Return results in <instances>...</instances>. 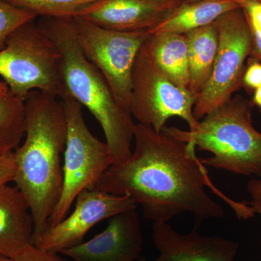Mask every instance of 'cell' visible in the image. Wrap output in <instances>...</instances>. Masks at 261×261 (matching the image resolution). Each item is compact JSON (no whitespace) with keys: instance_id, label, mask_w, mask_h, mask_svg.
<instances>
[{"instance_id":"cell-5","label":"cell","mask_w":261,"mask_h":261,"mask_svg":"<svg viewBox=\"0 0 261 261\" xmlns=\"http://www.w3.org/2000/svg\"><path fill=\"white\" fill-rule=\"evenodd\" d=\"M0 76L10 93L21 99L36 90L65 99L61 53L35 20L19 27L7 39L0 50Z\"/></svg>"},{"instance_id":"cell-28","label":"cell","mask_w":261,"mask_h":261,"mask_svg":"<svg viewBox=\"0 0 261 261\" xmlns=\"http://www.w3.org/2000/svg\"><path fill=\"white\" fill-rule=\"evenodd\" d=\"M9 93V88L3 81H0V100Z\"/></svg>"},{"instance_id":"cell-10","label":"cell","mask_w":261,"mask_h":261,"mask_svg":"<svg viewBox=\"0 0 261 261\" xmlns=\"http://www.w3.org/2000/svg\"><path fill=\"white\" fill-rule=\"evenodd\" d=\"M75 203L71 214L48 228L33 245L45 251L61 253L83 243L89 230L98 223L138 207L127 196L113 195L96 188L81 192Z\"/></svg>"},{"instance_id":"cell-27","label":"cell","mask_w":261,"mask_h":261,"mask_svg":"<svg viewBox=\"0 0 261 261\" xmlns=\"http://www.w3.org/2000/svg\"><path fill=\"white\" fill-rule=\"evenodd\" d=\"M251 104L256 106L261 113V87L254 91Z\"/></svg>"},{"instance_id":"cell-24","label":"cell","mask_w":261,"mask_h":261,"mask_svg":"<svg viewBox=\"0 0 261 261\" xmlns=\"http://www.w3.org/2000/svg\"><path fill=\"white\" fill-rule=\"evenodd\" d=\"M241 7L250 25L261 33V0H245Z\"/></svg>"},{"instance_id":"cell-16","label":"cell","mask_w":261,"mask_h":261,"mask_svg":"<svg viewBox=\"0 0 261 261\" xmlns=\"http://www.w3.org/2000/svg\"><path fill=\"white\" fill-rule=\"evenodd\" d=\"M146 41L151 56L163 73L178 87L190 84L188 49L184 34H149Z\"/></svg>"},{"instance_id":"cell-12","label":"cell","mask_w":261,"mask_h":261,"mask_svg":"<svg viewBox=\"0 0 261 261\" xmlns=\"http://www.w3.org/2000/svg\"><path fill=\"white\" fill-rule=\"evenodd\" d=\"M195 226L181 233L168 223H153L152 240L159 252L153 261H233L240 245L220 236H207Z\"/></svg>"},{"instance_id":"cell-25","label":"cell","mask_w":261,"mask_h":261,"mask_svg":"<svg viewBox=\"0 0 261 261\" xmlns=\"http://www.w3.org/2000/svg\"><path fill=\"white\" fill-rule=\"evenodd\" d=\"M247 191L251 197V200L247 202L255 214L261 216V178H253L247 185Z\"/></svg>"},{"instance_id":"cell-13","label":"cell","mask_w":261,"mask_h":261,"mask_svg":"<svg viewBox=\"0 0 261 261\" xmlns=\"http://www.w3.org/2000/svg\"><path fill=\"white\" fill-rule=\"evenodd\" d=\"M182 0H100L77 17L121 32H148Z\"/></svg>"},{"instance_id":"cell-1","label":"cell","mask_w":261,"mask_h":261,"mask_svg":"<svg viewBox=\"0 0 261 261\" xmlns=\"http://www.w3.org/2000/svg\"><path fill=\"white\" fill-rule=\"evenodd\" d=\"M135 149L123 162L112 164L95 188L127 196L140 205L144 217L153 223H168L184 213L194 215L195 226L222 219L223 207L206 191L221 197L240 219L255 216L245 201L236 202L215 187L195 145L182 142L164 129L135 123Z\"/></svg>"},{"instance_id":"cell-4","label":"cell","mask_w":261,"mask_h":261,"mask_svg":"<svg viewBox=\"0 0 261 261\" xmlns=\"http://www.w3.org/2000/svg\"><path fill=\"white\" fill-rule=\"evenodd\" d=\"M163 129L211 152L212 157L201 159L205 166L261 178V132L252 124L251 102L240 94L206 115L195 129Z\"/></svg>"},{"instance_id":"cell-7","label":"cell","mask_w":261,"mask_h":261,"mask_svg":"<svg viewBox=\"0 0 261 261\" xmlns=\"http://www.w3.org/2000/svg\"><path fill=\"white\" fill-rule=\"evenodd\" d=\"M197 98L161 72L145 43L136 58L132 71L129 102L132 116L139 123L152 127L157 133L162 132L166 121L173 117L186 121L192 130L200 122L193 113Z\"/></svg>"},{"instance_id":"cell-30","label":"cell","mask_w":261,"mask_h":261,"mask_svg":"<svg viewBox=\"0 0 261 261\" xmlns=\"http://www.w3.org/2000/svg\"><path fill=\"white\" fill-rule=\"evenodd\" d=\"M0 261H12V259L8 258V257L3 256L0 255Z\"/></svg>"},{"instance_id":"cell-23","label":"cell","mask_w":261,"mask_h":261,"mask_svg":"<svg viewBox=\"0 0 261 261\" xmlns=\"http://www.w3.org/2000/svg\"><path fill=\"white\" fill-rule=\"evenodd\" d=\"M16 174V161L15 152L0 155V189L11 181H14Z\"/></svg>"},{"instance_id":"cell-15","label":"cell","mask_w":261,"mask_h":261,"mask_svg":"<svg viewBox=\"0 0 261 261\" xmlns=\"http://www.w3.org/2000/svg\"><path fill=\"white\" fill-rule=\"evenodd\" d=\"M241 7L234 0L181 1L155 27L147 33L152 34L187 33L214 23L221 15Z\"/></svg>"},{"instance_id":"cell-3","label":"cell","mask_w":261,"mask_h":261,"mask_svg":"<svg viewBox=\"0 0 261 261\" xmlns=\"http://www.w3.org/2000/svg\"><path fill=\"white\" fill-rule=\"evenodd\" d=\"M38 24L61 53L63 100L70 99L80 103L99 122L113 164L126 161L132 152L133 117L118 102L102 73L84 56L77 41L73 18H40Z\"/></svg>"},{"instance_id":"cell-18","label":"cell","mask_w":261,"mask_h":261,"mask_svg":"<svg viewBox=\"0 0 261 261\" xmlns=\"http://www.w3.org/2000/svg\"><path fill=\"white\" fill-rule=\"evenodd\" d=\"M24 99L13 94L0 100V155L18 148L25 135Z\"/></svg>"},{"instance_id":"cell-8","label":"cell","mask_w":261,"mask_h":261,"mask_svg":"<svg viewBox=\"0 0 261 261\" xmlns=\"http://www.w3.org/2000/svg\"><path fill=\"white\" fill-rule=\"evenodd\" d=\"M215 23L219 49L210 79L194 107V116L199 121L243 87L245 61L251 53V29L242 7L221 15Z\"/></svg>"},{"instance_id":"cell-14","label":"cell","mask_w":261,"mask_h":261,"mask_svg":"<svg viewBox=\"0 0 261 261\" xmlns=\"http://www.w3.org/2000/svg\"><path fill=\"white\" fill-rule=\"evenodd\" d=\"M34 231L30 207L18 187L0 189V255L14 258L33 245Z\"/></svg>"},{"instance_id":"cell-19","label":"cell","mask_w":261,"mask_h":261,"mask_svg":"<svg viewBox=\"0 0 261 261\" xmlns=\"http://www.w3.org/2000/svg\"><path fill=\"white\" fill-rule=\"evenodd\" d=\"M17 8L32 12L40 18H77L100 0H5Z\"/></svg>"},{"instance_id":"cell-17","label":"cell","mask_w":261,"mask_h":261,"mask_svg":"<svg viewBox=\"0 0 261 261\" xmlns=\"http://www.w3.org/2000/svg\"><path fill=\"white\" fill-rule=\"evenodd\" d=\"M185 37L190 69L189 90L198 96L212 73L219 49V33L214 22L187 33Z\"/></svg>"},{"instance_id":"cell-20","label":"cell","mask_w":261,"mask_h":261,"mask_svg":"<svg viewBox=\"0 0 261 261\" xmlns=\"http://www.w3.org/2000/svg\"><path fill=\"white\" fill-rule=\"evenodd\" d=\"M37 18V15L32 12L13 6L5 0H0V50L5 47L7 39L12 33Z\"/></svg>"},{"instance_id":"cell-9","label":"cell","mask_w":261,"mask_h":261,"mask_svg":"<svg viewBox=\"0 0 261 261\" xmlns=\"http://www.w3.org/2000/svg\"><path fill=\"white\" fill-rule=\"evenodd\" d=\"M73 24L84 56L102 73L118 102L129 112L134 65L148 33L109 30L81 18H73Z\"/></svg>"},{"instance_id":"cell-29","label":"cell","mask_w":261,"mask_h":261,"mask_svg":"<svg viewBox=\"0 0 261 261\" xmlns=\"http://www.w3.org/2000/svg\"><path fill=\"white\" fill-rule=\"evenodd\" d=\"M183 2H193V1H197V0H182ZM234 1L238 2V3H240V5L245 2V0H234Z\"/></svg>"},{"instance_id":"cell-11","label":"cell","mask_w":261,"mask_h":261,"mask_svg":"<svg viewBox=\"0 0 261 261\" xmlns=\"http://www.w3.org/2000/svg\"><path fill=\"white\" fill-rule=\"evenodd\" d=\"M142 247L140 216L132 209L111 218L107 227L92 240L61 254L73 261H137Z\"/></svg>"},{"instance_id":"cell-2","label":"cell","mask_w":261,"mask_h":261,"mask_svg":"<svg viewBox=\"0 0 261 261\" xmlns=\"http://www.w3.org/2000/svg\"><path fill=\"white\" fill-rule=\"evenodd\" d=\"M25 140L15 149V187L30 207L33 242L48 228L63 186L68 124L63 101L40 91L24 99Z\"/></svg>"},{"instance_id":"cell-22","label":"cell","mask_w":261,"mask_h":261,"mask_svg":"<svg viewBox=\"0 0 261 261\" xmlns=\"http://www.w3.org/2000/svg\"><path fill=\"white\" fill-rule=\"evenodd\" d=\"M247 63L244 72L243 87L247 90L255 91L261 87V61L251 58Z\"/></svg>"},{"instance_id":"cell-26","label":"cell","mask_w":261,"mask_h":261,"mask_svg":"<svg viewBox=\"0 0 261 261\" xmlns=\"http://www.w3.org/2000/svg\"><path fill=\"white\" fill-rule=\"evenodd\" d=\"M250 29H251L252 37L250 57L261 61V33L251 25H250Z\"/></svg>"},{"instance_id":"cell-31","label":"cell","mask_w":261,"mask_h":261,"mask_svg":"<svg viewBox=\"0 0 261 261\" xmlns=\"http://www.w3.org/2000/svg\"><path fill=\"white\" fill-rule=\"evenodd\" d=\"M137 261H147V260H146L145 257L142 256L140 257V259H138V260H137Z\"/></svg>"},{"instance_id":"cell-6","label":"cell","mask_w":261,"mask_h":261,"mask_svg":"<svg viewBox=\"0 0 261 261\" xmlns=\"http://www.w3.org/2000/svg\"><path fill=\"white\" fill-rule=\"evenodd\" d=\"M63 103L68 124L63 191L48 228L64 219L81 192L95 188L113 164L107 144L94 137L84 121L83 107L73 99H65Z\"/></svg>"},{"instance_id":"cell-21","label":"cell","mask_w":261,"mask_h":261,"mask_svg":"<svg viewBox=\"0 0 261 261\" xmlns=\"http://www.w3.org/2000/svg\"><path fill=\"white\" fill-rule=\"evenodd\" d=\"M12 261H73L61 253L45 251L31 245L20 252Z\"/></svg>"}]
</instances>
